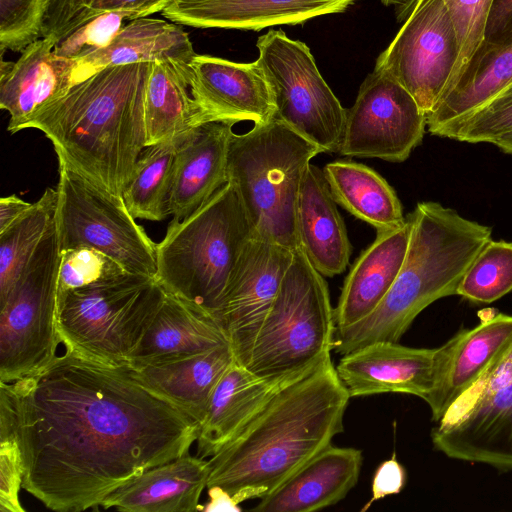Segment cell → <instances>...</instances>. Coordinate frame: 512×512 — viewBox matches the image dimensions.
Here are the masks:
<instances>
[{
	"label": "cell",
	"instance_id": "obj_32",
	"mask_svg": "<svg viewBox=\"0 0 512 512\" xmlns=\"http://www.w3.org/2000/svg\"><path fill=\"white\" fill-rule=\"evenodd\" d=\"M512 83V44L481 46L458 81L427 114L430 134L454 124L497 97Z\"/></svg>",
	"mask_w": 512,
	"mask_h": 512
},
{
	"label": "cell",
	"instance_id": "obj_26",
	"mask_svg": "<svg viewBox=\"0 0 512 512\" xmlns=\"http://www.w3.org/2000/svg\"><path fill=\"white\" fill-rule=\"evenodd\" d=\"M323 170L310 164L302 180L296 209L299 245L325 277L345 271L351 254L347 231Z\"/></svg>",
	"mask_w": 512,
	"mask_h": 512
},
{
	"label": "cell",
	"instance_id": "obj_27",
	"mask_svg": "<svg viewBox=\"0 0 512 512\" xmlns=\"http://www.w3.org/2000/svg\"><path fill=\"white\" fill-rule=\"evenodd\" d=\"M227 343L224 330L212 314L166 292L130 366L168 362Z\"/></svg>",
	"mask_w": 512,
	"mask_h": 512
},
{
	"label": "cell",
	"instance_id": "obj_44",
	"mask_svg": "<svg viewBox=\"0 0 512 512\" xmlns=\"http://www.w3.org/2000/svg\"><path fill=\"white\" fill-rule=\"evenodd\" d=\"M511 44L512 0H493L481 46L499 48Z\"/></svg>",
	"mask_w": 512,
	"mask_h": 512
},
{
	"label": "cell",
	"instance_id": "obj_18",
	"mask_svg": "<svg viewBox=\"0 0 512 512\" xmlns=\"http://www.w3.org/2000/svg\"><path fill=\"white\" fill-rule=\"evenodd\" d=\"M435 348L377 341L342 355L337 375L350 398L384 393L425 400L432 388Z\"/></svg>",
	"mask_w": 512,
	"mask_h": 512
},
{
	"label": "cell",
	"instance_id": "obj_35",
	"mask_svg": "<svg viewBox=\"0 0 512 512\" xmlns=\"http://www.w3.org/2000/svg\"><path fill=\"white\" fill-rule=\"evenodd\" d=\"M174 0H43L41 38L57 44L89 20L108 12L128 20L163 11Z\"/></svg>",
	"mask_w": 512,
	"mask_h": 512
},
{
	"label": "cell",
	"instance_id": "obj_40",
	"mask_svg": "<svg viewBox=\"0 0 512 512\" xmlns=\"http://www.w3.org/2000/svg\"><path fill=\"white\" fill-rule=\"evenodd\" d=\"M43 0H0V49L23 52L41 38Z\"/></svg>",
	"mask_w": 512,
	"mask_h": 512
},
{
	"label": "cell",
	"instance_id": "obj_39",
	"mask_svg": "<svg viewBox=\"0 0 512 512\" xmlns=\"http://www.w3.org/2000/svg\"><path fill=\"white\" fill-rule=\"evenodd\" d=\"M127 272L116 260L103 252L79 246L61 252L58 295L69 290L116 279Z\"/></svg>",
	"mask_w": 512,
	"mask_h": 512
},
{
	"label": "cell",
	"instance_id": "obj_7",
	"mask_svg": "<svg viewBox=\"0 0 512 512\" xmlns=\"http://www.w3.org/2000/svg\"><path fill=\"white\" fill-rule=\"evenodd\" d=\"M336 338L327 283L301 247L257 333L247 367L259 377L304 376L331 357Z\"/></svg>",
	"mask_w": 512,
	"mask_h": 512
},
{
	"label": "cell",
	"instance_id": "obj_19",
	"mask_svg": "<svg viewBox=\"0 0 512 512\" xmlns=\"http://www.w3.org/2000/svg\"><path fill=\"white\" fill-rule=\"evenodd\" d=\"M55 42L40 38L16 62L0 64V107L9 115L7 130L16 133L76 84L77 60L54 53Z\"/></svg>",
	"mask_w": 512,
	"mask_h": 512
},
{
	"label": "cell",
	"instance_id": "obj_3",
	"mask_svg": "<svg viewBox=\"0 0 512 512\" xmlns=\"http://www.w3.org/2000/svg\"><path fill=\"white\" fill-rule=\"evenodd\" d=\"M151 63L105 67L74 84L26 126L57 156L122 196L146 147L144 104Z\"/></svg>",
	"mask_w": 512,
	"mask_h": 512
},
{
	"label": "cell",
	"instance_id": "obj_46",
	"mask_svg": "<svg viewBox=\"0 0 512 512\" xmlns=\"http://www.w3.org/2000/svg\"><path fill=\"white\" fill-rule=\"evenodd\" d=\"M207 488L209 501L203 505L202 511H241L239 504L225 489L219 486H210Z\"/></svg>",
	"mask_w": 512,
	"mask_h": 512
},
{
	"label": "cell",
	"instance_id": "obj_45",
	"mask_svg": "<svg viewBox=\"0 0 512 512\" xmlns=\"http://www.w3.org/2000/svg\"><path fill=\"white\" fill-rule=\"evenodd\" d=\"M32 203L26 202L16 195L3 196L0 199V232L15 222Z\"/></svg>",
	"mask_w": 512,
	"mask_h": 512
},
{
	"label": "cell",
	"instance_id": "obj_14",
	"mask_svg": "<svg viewBox=\"0 0 512 512\" xmlns=\"http://www.w3.org/2000/svg\"><path fill=\"white\" fill-rule=\"evenodd\" d=\"M426 114L386 71L374 68L347 110L339 153L347 157L405 161L422 141Z\"/></svg>",
	"mask_w": 512,
	"mask_h": 512
},
{
	"label": "cell",
	"instance_id": "obj_8",
	"mask_svg": "<svg viewBox=\"0 0 512 512\" xmlns=\"http://www.w3.org/2000/svg\"><path fill=\"white\" fill-rule=\"evenodd\" d=\"M165 290L154 277L126 273L57 296L61 343L109 365H130Z\"/></svg>",
	"mask_w": 512,
	"mask_h": 512
},
{
	"label": "cell",
	"instance_id": "obj_24",
	"mask_svg": "<svg viewBox=\"0 0 512 512\" xmlns=\"http://www.w3.org/2000/svg\"><path fill=\"white\" fill-rule=\"evenodd\" d=\"M298 378H262L234 361L216 385L199 424L197 456L211 457L219 452L282 387Z\"/></svg>",
	"mask_w": 512,
	"mask_h": 512
},
{
	"label": "cell",
	"instance_id": "obj_43",
	"mask_svg": "<svg viewBox=\"0 0 512 512\" xmlns=\"http://www.w3.org/2000/svg\"><path fill=\"white\" fill-rule=\"evenodd\" d=\"M406 483V470L397 460L395 453L376 468L371 486V498L362 507L366 511L374 502L387 496L398 494Z\"/></svg>",
	"mask_w": 512,
	"mask_h": 512
},
{
	"label": "cell",
	"instance_id": "obj_28",
	"mask_svg": "<svg viewBox=\"0 0 512 512\" xmlns=\"http://www.w3.org/2000/svg\"><path fill=\"white\" fill-rule=\"evenodd\" d=\"M196 56L188 34L161 19L140 17L124 25L112 42L77 60L76 83L115 65L171 62L190 67Z\"/></svg>",
	"mask_w": 512,
	"mask_h": 512
},
{
	"label": "cell",
	"instance_id": "obj_4",
	"mask_svg": "<svg viewBox=\"0 0 512 512\" xmlns=\"http://www.w3.org/2000/svg\"><path fill=\"white\" fill-rule=\"evenodd\" d=\"M408 217L409 245L393 285L369 316L336 332V353L377 341L398 342L426 307L457 295L466 271L491 239L489 226L437 202H419Z\"/></svg>",
	"mask_w": 512,
	"mask_h": 512
},
{
	"label": "cell",
	"instance_id": "obj_29",
	"mask_svg": "<svg viewBox=\"0 0 512 512\" xmlns=\"http://www.w3.org/2000/svg\"><path fill=\"white\" fill-rule=\"evenodd\" d=\"M234 361L232 347L227 343L203 353L134 369L149 387L200 424L216 385Z\"/></svg>",
	"mask_w": 512,
	"mask_h": 512
},
{
	"label": "cell",
	"instance_id": "obj_21",
	"mask_svg": "<svg viewBox=\"0 0 512 512\" xmlns=\"http://www.w3.org/2000/svg\"><path fill=\"white\" fill-rule=\"evenodd\" d=\"M234 123H203L178 141L170 198V215L183 219L201 207L227 182V151Z\"/></svg>",
	"mask_w": 512,
	"mask_h": 512
},
{
	"label": "cell",
	"instance_id": "obj_16",
	"mask_svg": "<svg viewBox=\"0 0 512 512\" xmlns=\"http://www.w3.org/2000/svg\"><path fill=\"white\" fill-rule=\"evenodd\" d=\"M480 323L435 348L432 388L424 400L436 423L512 346V316L484 309Z\"/></svg>",
	"mask_w": 512,
	"mask_h": 512
},
{
	"label": "cell",
	"instance_id": "obj_38",
	"mask_svg": "<svg viewBox=\"0 0 512 512\" xmlns=\"http://www.w3.org/2000/svg\"><path fill=\"white\" fill-rule=\"evenodd\" d=\"M443 2L459 45L458 63L446 94L458 81L483 44L493 0H443Z\"/></svg>",
	"mask_w": 512,
	"mask_h": 512
},
{
	"label": "cell",
	"instance_id": "obj_47",
	"mask_svg": "<svg viewBox=\"0 0 512 512\" xmlns=\"http://www.w3.org/2000/svg\"><path fill=\"white\" fill-rule=\"evenodd\" d=\"M418 0H381L386 5L396 7V16L398 21H405L410 15Z\"/></svg>",
	"mask_w": 512,
	"mask_h": 512
},
{
	"label": "cell",
	"instance_id": "obj_34",
	"mask_svg": "<svg viewBox=\"0 0 512 512\" xmlns=\"http://www.w3.org/2000/svg\"><path fill=\"white\" fill-rule=\"evenodd\" d=\"M56 206L57 190L48 187L26 212L0 232V301L53 228Z\"/></svg>",
	"mask_w": 512,
	"mask_h": 512
},
{
	"label": "cell",
	"instance_id": "obj_41",
	"mask_svg": "<svg viewBox=\"0 0 512 512\" xmlns=\"http://www.w3.org/2000/svg\"><path fill=\"white\" fill-rule=\"evenodd\" d=\"M128 20L121 12L99 15L60 40L54 53L60 57L78 60L87 54L107 47Z\"/></svg>",
	"mask_w": 512,
	"mask_h": 512
},
{
	"label": "cell",
	"instance_id": "obj_49",
	"mask_svg": "<svg viewBox=\"0 0 512 512\" xmlns=\"http://www.w3.org/2000/svg\"><path fill=\"white\" fill-rule=\"evenodd\" d=\"M511 93H512V83L506 89H504L498 96L511 94Z\"/></svg>",
	"mask_w": 512,
	"mask_h": 512
},
{
	"label": "cell",
	"instance_id": "obj_13",
	"mask_svg": "<svg viewBox=\"0 0 512 512\" xmlns=\"http://www.w3.org/2000/svg\"><path fill=\"white\" fill-rule=\"evenodd\" d=\"M459 45L443 0H418L375 68L395 78L429 114L455 73Z\"/></svg>",
	"mask_w": 512,
	"mask_h": 512
},
{
	"label": "cell",
	"instance_id": "obj_36",
	"mask_svg": "<svg viewBox=\"0 0 512 512\" xmlns=\"http://www.w3.org/2000/svg\"><path fill=\"white\" fill-rule=\"evenodd\" d=\"M512 290V242L490 239L465 275L457 295L473 303H491Z\"/></svg>",
	"mask_w": 512,
	"mask_h": 512
},
{
	"label": "cell",
	"instance_id": "obj_48",
	"mask_svg": "<svg viewBox=\"0 0 512 512\" xmlns=\"http://www.w3.org/2000/svg\"><path fill=\"white\" fill-rule=\"evenodd\" d=\"M494 145H496L504 153L512 154V133L501 137L494 143Z\"/></svg>",
	"mask_w": 512,
	"mask_h": 512
},
{
	"label": "cell",
	"instance_id": "obj_20",
	"mask_svg": "<svg viewBox=\"0 0 512 512\" xmlns=\"http://www.w3.org/2000/svg\"><path fill=\"white\" fill-rule=\"evenodd\" d=\"M358 0H174L162 14L196 28L259 31L345 11Z\"/></svg>",
	"mask_w": 512,
	"mask_h": 512
},
{
	"label": "cell",
	"instance_id": "obj_11",
	"mask_svg": "<svg viewBox=\"0 0 512 512\" xmlns=\"http://www.w3.org/2000/svg\"><path fill=\"white\" fill-rule=\"evenodd\" d=\"M271 90L274 117L320 151L340 150L347 109L321 76L308 46L282 30H270L256 44Z\"/></svg>",
	"mask_w": 512,
	"mask_h": 512
},
{
	"label": "cell",
	"instance_id": "obj_33",
	"mask_svg": "<svg viewBox=\"0 0 512 512\" xmlns=\"http://www.w3.org/2000/svg\"><path fill=\"white\" fill-rule=\"evenodd\" d=\"M179 139L146 146L140 154L122 194L126 207L135 219L162 221L170 215L174 162Z\"/></svg>",
	"mask_w": 512,
	"mask_h": 512
},
{
	"label": "cell",
	"instance_id": "obj_23",
	"mask_svg": "<svg viewBox=\"0 0 512 512\" xmlns=\"http://www.w3.org/2000/svg\"><path fill=\"white\" fill-rule=\"evenodd\" d=\"M209 460L189 453L154 466L106 496L100 506L126 512L202 511Z\"/></svg>",
	"mask_w": 512,
	"mask_h": 512
},
{
	"label": "cell",
	"instance_id": "obj_6",
	"mask_svg": "<svg viewBox=\"0 0 512 512\" xmlns=\"http://www.w3.org/2000/svg\"><path fill=\"white\" fill-rule=\"evenodd\" d=\"M321 151L275 117L247 132H232L227 178L254 235L292 251L300 247L296 209L306 169Z\"/></svg>",
	"mask_w": 512,
	"mask_h": 512
},
{
	"label": "cell",
	"instance_id": "obj_15",
	"mask_svg": "<svg viewBox=\"0 0 512 512\" xmlns=\"http://www.w3.org/2000/svg\"><path fill=\"white\" fill-rule=\"evenodd\" d=\"M293 253L254 235L237 261L215 318L240 365L248 363L257 333L279 291Z\"/></svg>",
	"mask_w": 512,
	"mask_h": 512
},
{
	"label": "cell",
	"instance_id": "obj_10",
	"mask_svg": "<svg viewBox=\"0 0 512 512\" xmlns=\"http://www.w3.org/2000/svg\"><path fill=\"white\" fill-rule=\"evenodd\" d=\"M61 250L55 224L8 295L0 301V381L12 382L48 365L61 343L57 294Z\"/></svg>",
	"mask_w": 512,
	"mask_h": 512
},
{
	"label": "cell",
	"instance_id": "obj_5",
	"mask_svg": "<svg viewBox=\"0 0 512 512\" xmlns=\"http://www.w3.org/2000/svg\"><path fill=\"white\" fill-rule=\"evenodd\" d=\"M254 236L235 187L227 182L156 244L155 279L169 294L215 317L237 261Z\"/></svg>",
	"mask_w": 512,
	"mask_h": 512
},
{
	"label": "cell",
	"instance_id": "obj_30",
	"mask_svg": "<svg viewBox=\"0 0 512 512\" xmlns=\"http://www.w3.org/2000/svg\"><path fill=\"white\" fill-rule=\"evenodd\" d=\"M190 75L191 66L151 63L144 104L146 146L179 139L209 122L191 94Z\"/></svg>",
	"mask_w": 512,
	"mask_h": 512
},
{
	"label": "cell",
	"instance_id": "obj_12",
	"mask_svg": "<svg viewBox=\"0 0 512 512\" xmlns=\"http://www.w3.org/2000/svg\"><path fill=\"white\" fill-rule=\"evenodd\" d=\"M451 459L512 471V346L431 431Z\"/></svg>",
	"mask_w": 512,
	"mask_h": 512
},
{
	"label": "cell",
	"instance_id": "obj_37",
	"mask_svg": "<svg viewBox=\"0 0 512 512\" xmlns=\"http://www.w3.org/2000/svg\"><path fill=\"white\" fill-rule=\"evenodd\" d=\"M512 133V93L500 95L436 136L467 143H492Z\"/></svg>",
	"mask_w": 512,
	"mask_h": 512
},
{
	"label": "cell",
	"instance_id": "obj_22",
	"mask_svg": "<svg viewBox=\"0 0 512 512\" xmlns=\"http://www.w3.org/2000/svg\"><path fill=\"white\" fill-rule=\"evenodd\" d=\"M362 451L329 447L320 451L251 510L256 512H312L342 500L356 485Z\"/></svg>",
	"mask_w": 512,
	"mask_h": 512
},
{
	"label": "cell",
	"instance_id": "obj_42",
	"mask_svg": "<svg viewBox=\"0 0 512 512\" xmlns=\"http://www.w3.org/2000/svg\"><path fill=\"white\" fill-rule=\"evenodd\" d=\"M23 459L15 434L0 436V511L24 512L19 500Z\"/></svg>",
	"mask_w": 512,
	"mask_h": 512
},
{
	"label": "cell",
	"instance_id": "obj_2",
	"mask_svg": "<svg viewBox=\"0 0 512 512\" xmlns=\"http://www.w3.org/2000/svg\"><path fill=\"white\" fill-rule=\"evenodd\" d=\"M350 396L331 357L282 387L243 430L210 457L207 487L241 504L274 491L343 431Z\"/></svg>",
	"mask_w": 512,
	"mask_h": 512
},
{
	"label": "cell",
	"instance_id": "obj_9",
	"mask_svg": "<svg viewBox=\"0 0 512 512\" xmlns=\"http://www.w3.org/2000/svg\"><path fill=\"white\" fill-rule=\"evenodd\" d=\"M57 157L54 224L61 252L92 247L116 260L129 273L155 278L156 243L136 223L123 197Z\"/></svg>",
	"mask_w": 512,
	"mask_h": 512
},
{
	"label": "cell",
	"instance_id": "obj_1",
	"mask_svg": "<svg viewBox=\"0 0 512 512\" xmlns=\"http://www.w3.org/2000/svg\"><path fill=\"white\" fill-rule=\"evenodd\" d=\"M0 388L13 405L22 488L54 511L98 508L119 486L189 453L198 436L199 423L132 366L67 348Z\"/></svg>",
	"mask_w": 512,
	"mask_h": 512
},
{
	"label": "cell",
	"instance_id": "obj_31",
	"mask_svg": "<svg viewBox=\"0 0 512 512\" xmlns=\"http://www.w3.org/2000/svg\"><path fill=\"white\" fill-rule=\"evenodd\" d=\"M323 173L335 202L376 232L405 224L394 189L375 170L351 160H337L327 163Z\"/></svg>",
	"mask_w": 512,
	"mask_h": 512
},
{
	"label": "cell",
	"instance_id": "obj_17",
	"mask_svg": "<svg viewBox=\"0 0 512 512\" xmlns=\"http://www.w3.org/2000/svg\"><path fill=\"white\" fill-rule=\"evenodd\" d=\"M190 66L191 94L209 122L256 124L274 117L271 90L257 60L237 63L196 54Z\"/></svg>",
	"mask_w": 512,
	"mask_h": 512
},
{
	"label": "cell",
	"instance_id": "obj_25",
	"mask_svg": "<svg viewBox=\"0 0 512 512\" xmlns=\"http://www.w3.org/2000/svg\"><path fill=\"white\" fill-rule=\"evenodd\" d=\"M411 234L406 217L403 226L377 232L372 244L355 261L334 308L336 332L369 316L393 285L404 262Z\"/></svg>",
	"mask_w": 512,
	"mask_h": 512
}]
</instances>
